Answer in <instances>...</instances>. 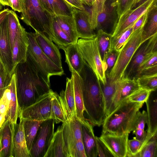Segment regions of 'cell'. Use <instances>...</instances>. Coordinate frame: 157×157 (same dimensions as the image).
Instances as JSON below:
<instances>
[{
	"mask_svg": "<svg viewBox=\"0 0 157 157\" xmlns=\"http://www.w3.org/2000/svg\"><path fill=\"white\" fill-rule=\"evenodd\" d=\"M148 11L143 14L135 22L133 27V32L144 26L147 18Z\"/></svg>",
	"mask_w": 157,
	"mask_h": 157,
	"instance_id": "49",
	"label": "cell"
},
{
	"mask_svg": "<svg viewBox=\"0 0 157 157\" xmlns=\"http://www.w3.org/2000/svg\"><path fill=\"white\" fill-rule=\"evenodd\" d=\"M50 118L56 124L67 120L63 98L56 92H54L52 100Z\"/></svg>",
	"mask_w": 157,
	"mask_h": 157,
	"instance_id": "29",
	"label": "cell"
},
{
	"mask_svg": "<svg viewBox=\"0 0 157 157\" xmlns=\"http://www.w3.org/2000/svg\"><path fill=\"white\" fill-rule=\"evenodd\" d=\"M45 10L48 13L52 14L49 8L48 0H39Z\"/></svg>",
	"mask_w": 157,
	"mask_h": 157,
	"instance_id": "55",
	"label": "cell"
},
{
	"mask_svg": "<svg viewBox=\"0 0 157 157\" xmlns=\"http://www.w3.org/2000/svg\"><path fill=\"white\" fill-rule=\"evenodd\" d=\"M20 121L15 127L13 144V157H30L25 140L23 118H19Z\"/></svg>",
	"mask_w": 157,
	"mask_h": 157,
	"instance_id": "23",
	"label": "cell"
},
{
	"mask_svg": "<svg viewBox=\"0 0 157 157\" xmlns=\"http://www.w3.org/2000/svg\"><path fill=\"white\" fill-rule=\"evenodd\" d=\"M103 2L104 3H105V2L107 0H103Z\"/></svg>",
	"mask_w": 157,
	"mask_h": 157,
	"instance_id": "61",
	"label": "cell"
},
{
	"mask_svg": "<svg viewBox=\"0 0 157 157\" xmlns=\"http://www.w3.org/2000/svg\"><path fill=\"white\" fill-rule=\"evenodd\" d=\"M157 2V0H146L137 7L128 11L119 19L112 34L113 36L121 33L134 24Z\"/></svg>",
	"mask_w": 157,
	"mask_h": 157,
	"instance_id": "12",
	"label": "cell"
},
{
	"mask_svg": "<svg viewBox=\"0 0 157 157\" xmlns=\"http://www.w3.org/2000/svg\"><path fill=\"white\" fill-rule=\"evenodd\" d=\"M118 20L116 0H107L98 17L97 29L112 34Z\"/></svg>",
	"mask_w": 157,
	"mask_h": 157,
	"instance_id": "13",
	"label": "cell"
},
{
	"mask_svg": "<svg viewBox=\"0 0 157 157\" xmlns=\"http://www.w3.org/2000/svg\"><path fill=\"white\" fill-rule=\"evenodd\" d=\"M23 120L24 130L26 145L29 152L38 130L44 121H38L24 118H23Z\"/></svg>",
	"mask_w": 157,
	"mask_h": 157,
	"instance_id": "33",
	"label": "cell"
},
{
	"mask_svg": "<svg viewBox=\"0 0 157 157\" xmlns=\"http://www.w3.org/2000/svg\"><path fill=\"white\" fill-rule=\"evenodd\" d=\"M15 127V125L6 118L0 128V157H13Z\"/></svg>",
	"mask_w": 157,
	"mask_h": 157,
	"instance_id": "17",
	"label": "cell"
},
{
	"mask_svg": "<svg viewBox=\"0 0 157 157\" xmlns=\"http://www.w3.org/2000/svg\"><path fill=\"white\" fill-rule=\"evenodd\" d=\"M26 33L29 43L26 61L35 69L40 78L50 87V77L64 75L63 68L56 65L42 52L36 40L35 33Z\"/></svg>",
	"mask_w": 157,
	"mask_h": 157,
	"instance_id": "5",
	"label": "cell"
},
{
	"mask_svg": "<svg viewBox=\"0 0 157 157\" xmlns=\"http://www.w3.org/2000/svg\"><path fill=\"white\" fill-rule=\"evenodd\" d=\"M118 54V53L117 52L112 50L107 57L106 61L107 67L106 75L113 66Z\"/></svg>",
	"mask_w": 157,
	"mask_h": 157,
	"instance_id": "48",
	"label": "cell"
},
{
	"mask_svg": "<svg viewBox=\"0 0 157 157\" xmlns=\"http://www.w3.org/2000/svg\"><path fill=\"white\" fill-rule=\"evenodd\" d=\"M136 78L140 88L151 92L156 90L157 74L140 75Z\"/></svg>",
	"mask_w": 157,
	"mask_h": 157,
	"instance_id": "40",
	"label": "cell"
},
{
	"mask_svg": "<svg viewBox=\"0 0 157 157\" xmlns=\"http://www.w3.org/2000/svg\"><path fill=\"white\" fill-rule=\"evenodd\" d=\"M7 17L10 47L12 51L16 37L25 30L21 25L17 15L14 11L9 10Z\"/></svg>",
	"mask_w": 157,
	"mask_h": 157,
	"instance_id": "32",
	"label": "cell"
},
{
	"mask_svg": "<svg viewBox=\"0 0 157 157\" xmlns=\"http://www.w3.org/2000/svg\"><path fill=\"white\" fill-rule=\"evenodd\" d=\"M0 2L3 6H8L11 7V5L10 0H0Z\"/></svg>",
	"mask_w": 157,
	"mask_h": 157,
	"instance_id": "58",
	"label": "cell"
},
{
	"mask_svg": "<svg viewBox=\"0 0 157 157\" xmlns=\"http://www.w3.org/2000/svg\"><path fill=\"white\" fill-rule=\"evenodd\" d=\"M157 65V52L145 60L140 65L134 77L136 78L143 70Z\"/></svg>",
	"mask_w": 157,
	"mask_h": 157,
	"instance_id": "47",
	"label": "cell"
},
{
	"mask_svg": "<svg viewBox=\"0 0 157 157\" xmlns=\"http://www.w3.org/2000/svg\"><path fill=\"white\" fill-rule=\"evenodd\" d=\"M129 133L116 135L108 132L101 133L100 138L113 152L116 157H126L127 144Z\"/></svg>",
	"mask_w": 157,
	"mask_h": 157,
	"instance_id": "15",
	"label": "cell"
},
{
	"mask_svg": "<svg viewBox=\"0 0 157 157\" xmlns=\"http://www.w3.org/2000/svg\"><path fill=\"white\" fill-rule=\"evenodd\" d=\"M83 4L89 6H92L94 0H81Z\"/></svg>",
	"mask_w": 157,
	"mask_h": 157,
	"instance_id": "56",
	"label": "cell"
},
{
	"mask_svg": "<svg viewBox=\"0 0 157 157\" xmlns=\"http://www.w3.org/2000/svg\"><path fill=\"white\" fill-rule=\"evenodd\" d=\"M155 91L151 92L145 102L147 111L148 128L142 146L157 133V98L156 94L155 93Z\"/></svg>",
	"mask_w": 157,
	"mask_h": 157,
	"instance_id": "19",
	"label": "cell"
},
{
	"mask_svg": "<svg viewBox=\"0 0 157 157\" xmlns=\"http://www.w3.org/2000/svg\"><path fill=\"white\" fill-rule=\"evenodd\" d=\"M142 0H135V5L137 4V3H138L139 2H140V1H142Z\"/></svg>",
	"mask_w": 157,
	"mask_h": 157,
	"instance_id": "59",
	"label": "cell"
},
{
	"mask_svg": "<svg viewBox=\"0 0 157 157\" xmlns=\"http://www.w3.org/2000/svg\"><path fill=\"white\" fill-rule=\"evenodd\" d=\"M156 3L148 10L146 22L144 27L143 37L146 41L157 34V6Z\"/></svg>",
	"mask_w": 157,
	"mask_h": 157,
	"instance_id": "31",
	"label": "cell"
},
{
	"mask_svg": "<svg viewBox=\"0 0 157 157\" xmlns=\"http://www.w3.org/2000/svg\"><path fill=\"white\" fill-rule=\"evenodd\" d=\"M157 133L142 147L134 157H157Z\"/></svg>",
	"mask_w": 157,
	"mask_h": 157,
	"instance_id": "37",
	"label": "cell"
},
{
	"mask_svg": "<svg viewBox=\"0 0 157 157\" xmlns=\"http://www.w3.org/2000/svg\"><path fill=\"white\" fill-rule=\"evenodd\" d=\"M79 75L82 79L86 119L93 126H100L106 117L105 100L101 83L85 60Z\"/></svg>",
	"mask_w": 157,
	"mask_h": 157,
	"instance_id": "1",
	"label": "cell"
},
{
	"mask_svg": "<svg viewBox=\"0 0 157 157\" xmlns=\"http://www.w3.org/2000/svg\"><path fill=\"white\" fill-rule=\"evenodd\" d=\"M60 95L62 96L64 103L67 120L76 118L75 101L74 88V77L71 74V78H66L65 90H62Z\"/></svg>",
	"mask_w": 157,
	"mask_h": 157,
	"instance_id": "22",
	"label": "cell"
},
{
	"mask_svg": "<svg viewBox=\"0 0 157 157\" xmlns=\"http://www.w3.org/2000/svg\"><path fill=\"white\" fill-rule=\"evenodd\" d=\"M53 31L55 41V43L60 49L63 47H66L73 44L71 40L61 29L59 24L55 20L54 15L52 19Z\"/></svg>",
	"mask_w": 157,
	"mask_h": 157,
	"instance_id": "39",
	"label": "cell"
},
{
	"mask_svg": "<svg viewBox=\"0 0 157 157\" xmlns=\"http://www.w3.org/2000/svg\"><path fill=\"white\" fill-rule=\"evenodd\" d=\"M0 113L6 115L9 108L4 102L0 100Z\"/></svg>",
	"mask_w": 157,
	"mask_h": 157,
	"instance_id": "53",
	"label": "cell"
},
{
	"mask_svg": "<svg viewBox=\"0 0 157 157\" xmlns=\"http://www.w3.org/2000/svg\"><path fill=\"white\" fill-rule=\"evenodd\" d=\"M143 142L136 139L135 137L133 139L128 140L127 141V154L126 157H134L140 150Z\"/></svg>",
	"mask_w": 157,
	"mask_h": 157,
	"instance_id": "46",
	"label": "cell"
},
{
	"mask_svg": "<svg viewBox=\"0 0 157 157\" xmlns=\"http://www.w3.org/2000/svg\"><path fill=\"white\" fill-rule=\"evenodd\" d=\"M9 10L8 9H4L0 12V25L7 16Z\"/></svg>",
	"mask_w": 157,
	"mask_h": 157,
	"instance_id": "54",
	"label": "cell"
},
{
	"mask_svg": "<svg viewBox=\"0 0 157 157\" xmlns=\"http://www.w3.org/2000/svg\"><path fill=\"white\" fill-rule=\"evenodd\" d=\"M72 14L74 18L76 30L79 38L86 39H93L96 34L90 25V14L86 10H82L74 8Z\"/></svg>",
	"mask_w": 157,
	"mask_h": 157,
	"instance_id": "16",
	"label": "cell"
},
{
	"mask_svg": "<svg viewBox=\"0 0 157 157\" xmlns=\"http://www.w3.org/2000/svg\"><path fill=\"white\" fill-rule=\"evenodd\" d=\"M0 62L12 76L14 71L9 37L7 16L0 25Z\"/></svg>",
	"mask_w": 157,
	"mask_h": 157,
	"instance_id": "14",
	"label": "cell"
},
{
	"mask_svg": "<svg viewBox=\"0 0 157 157\" xmlns=\"http://www.w3.org/2000/svg\"><path fill=\"white\" fill-rule=\"evenodd\" d=\"M144 27L133 32L122 48L118 54L113 66L106 75L107 80L116 81L124 75L135 52L145 41L143 39V35Z\"/></svg>",
	"mask_w": 157,
	"mask_h": 157,
	"instance_id": "6",
	"label": "cell"
},
{
	"mask_svg": "<svg viewBox=\"0 0 157 157\" xmlns=\"http://www.w3.org/2000/svg\"><path fill=\"white\" fill-rule=\"evenodd\" d=\"M14 73L16 75L19 113L34 103L51 89L40 78L35 69L26 61L18 64Z\"/></svg>",
	"mask_w": 157,
	"mask_h": 157,
	"instance_id": "2",
	"label": "cell"
},
{
	"mask_svg": "<svg viewBox=\"0 0 157 157\" xmlns=\"http://www.w3.org/2000/svg\"><path fill=\"white\" fill-rule=\"evenodd\" d=\"M50 10L54 15H71L74 8L63 0H48Z\"/></svg>",
	"mask_w": 157,
	"mask_h": 157,
	"instance_id": "36",
	"label": "cell"
},
{
	"mask_svg": "<svg viewBox=\"0 0 157 157\" xmlns=\"http://www.w3.org/2000/svg\"><path fill=\"white\" fill-rule=\"evenodd\" d=\"M0 151H1V148H0Z\"/></svg>",
	"mask_w": 157,
	"mask_h": 157,
	"instance_id": "62",
	"label": "cell"
},
{
	"mask_svg": "<svg viewBox=\"0 0 157 157\" xmlns=\"http://www.w3.org/2000/svg\"><path fill=\"white\" fill-rule=\"evenodd\" d=\"M61 49L65 52V62L68 65L70 71L79 74L83 67L84 60L77 43L63 47Z\"/></svg>",
	"mask_w": 157,
	"mask_h": 157,
	"instance_id": "21",
	"label": "cell"
},
{
	"mask_svg": "<svg viewBox=\"0 0 157 157\" xmlns=\"http://www.w3.org/2000/svg\"><path fill=\"white\" fill-rule=\"evenodd\" d=\"M151 91L140 88L127 98L132 102L144 103L148 99Z\"/></svg>",
	"mask_w": 157,
	"mask_h": 157,
	"instance_id": "43",
	"label": "cell"
},
{
	"mask_svg": "<svg viewBox=\"0 0 157 157\" xmlns=\"http://www.w3.org/2000/svg\"><path fill=\"white\" fill-rule=\"evenodd\" d=\"M69 6L82 10L86 9L81 0H63Z\"/></svg>",
	"mask_w": 157,
	"mask_h": 157,
	"instance_id": "50",
	"label": "cell"
},
{
	"mask_svg": "<svg viewBox=\"0 0 157 157\" xmlns=\"http://www.w3.org/2000/svg\"><path fill=\"white\" fill-rule=\"evenodd\" d=\"M144 104L131 101L126 98L106 117L102 125V133L116 135L130 133L133 130L136 114Z\"/></svg>",
	"mask_w": 157,
	"mask_h": 157,
	"instance_id": "3",
	"label": "cell"
},
{
	"mask_svg": "<svg viewBox=\"0 0 157 157\" xmlns=\"http://www.w3.org/2000/svg\"><path fill=\"white\" fill-rule=\"evenodd\" d=\"M27 32L24 30L16 37L11 51L13 70L14 72L17 65L26 61L27 53L29 45Z\"/></svg>",
	"mask_w": 157,
	"mask_h": 157,
	"instance_id": "20",
	"label": "cell"
},
{
	"mask_svg": "<svg viewBox=\"0 0 157 157\" xmlns=\"http://www.w3.org/2000/svg\"><path fill=\"white\" fill-rule=\"evenodd\" d=\"M135 0H116L117 12L119 19L135 6Z\"/></svg>",
	"mask_w": 157,
	"mask_h": 157,
	"instance_id": "44",
	"label": "cell"
},
{
	"mask_svg": "<svg viewBox=\"0 0 157 157\" xmlns=\"http://www.w3.org/2000/svg\"><path fill=\"white\" fill-rule=\"evenodd\" d=\"M21 19L35 31L45 33L54 42L52 19L54 15L46 12L39 0H23Z\"/></svg>",
	"mask_w": 157,
	"mask_h": 157,
	"instance_id": "4",
	"label": "cell"
},
{
	"mask_svg": "<svg viewBox=\"0 0 157 157\" xmlns=\"http://www.w3.org/2000/svg\"><path fill=\"white\" fill-rule=\"evenodd\" d=\"M3 5L0 2V10L2 9Z\"/></svg>",
	"mask_w": 157,
	"mask_h": 157,
	"instance_id": "60",
	"label": "cell"
},
{
	"mask_svg": "<svg viewBox=\"0 0 157 157\" xmlns=\"http://www.w3.org/2000/svg\"><path fill=\"white\" fill-rule=\"evenodd\" d=\"M12 76L0 62V99L10 82Z\"/></svg>",
	"mask_w": 157,
	"mask_h": 157,
	"instance_id": "42",
	"label": "cell"
},
{
	"mask_svg": "<svg viewBox=\"0 0 157 157\" xmlns=\"http://www.w3.org/2000/svg\"><path fill=\"white\" fill-rule=\"evenodd\" d=\"M147 122V117L146 112L143 110L142 112L139 111L137 113L133 124V134L136 135L135 138L144 143L147 132L144 131L145 125Z\"/></svg>",
	"mask_w": 157,
	"mask_h": 157,
	"instance_id": "34",
	"label": "cell"
},
{
	"mask_svg": "<svg viewBox=\"0 0 157 157\" xmlns=\"http://www.w3.org/2000/svg\"><path fill=\"white\" fill-rule=\"evenodd\" d=\"M77 44L84 60L89 66L98 80L102 85L107 83L106 64L103 61L96 37L93 39L80 38Z\"/></svg>",
	"mask_w": 157,
	"mask_h": 157,
	"instance_id": "7",
	"label": "cell"
},
{
	"mask_svg": "<svg viewBox=\"0 0 157 157\" xmlns=\"http://www.w3.org/2000/svg\"><path fill=\"white\" fill-rule=\"evenodd\" d=\"M6 117V115H3L0 113V128L2 127L5 121Z\"/></svg>",
	"mask_w": 157,
	"mask_h": 157,
	"instance_id": "57",
	"label": "cell"
},
{
	"mask_svg": "<svg viewBox=\"0 0 157 157\" xmlns=\"http://www.w3.org/2000/svg\"><path fill=\"white\" fill-rule=\"evenodd\" d=\"M54 17L61 29L73 43H77L79 37L72 14L71 15H54Z\"/></svg>",
	"mask_w": 157,
	"mask_h": 157,
	"instance_id": "27",
	"label": "cell"
},
{
	"mask_svg": "<svg viewBox=\"0 0 157 157\" xmlns=\"http://www.w3.org/2000/svg\"><path fill=\"white\" fill-rule=\"evenodd\" d=\"M11 7L15 11L21 13L23 7V0H10Z\"/></svg>",
	"mask_w": 157,
	"mask_h": 157,
	"instance_id": "51",
	"label": "cell"
},
{
	"mask_svg": "<svg viewBox=\"0 0 157 157\" xmlns=\"http://www.w3.org/2000/svg\"><path fill=\"white\" fill-rule=\"evenodd\" d=\"M62 125L68 157H86L82 140L80 122L74 118L63 123Z\"/></svg>",
	"mask_w": 157,
	"mask_h": 157,
	"instance_id": "8",
	"label": "cell"
},
{
	"mask_svg": "<svg viewBox=\"0 0 157 157\" xmlns=\"http://www.w3.org/2000/svg\"><path fill=\"white\" fill-rule=\"evenodd\" d=\"M157 52V34L144 42L133 56L125 73V76L135 77L140 64L147 59Z\"/></svg>",
	"mask_w": 157,
	"mask_h": 157,
	"instance_id": "11",
	"label": "cell"
},
{
	"mask_svg": "<svg viewBox=\"0 0 157 157\" xmlns=\"http://www.w3.org/2000/svg\"><path fill=\"white\" fill-rule=\"evenodd\" d=\"M98 156L116 157L113 152L99 137L95 136Z\"/></svg>",
	"mask_w": 157,
	"mask_h": 157,
	"instance_id": "45",
	"label": "cell"
},
{
	"mask_svg": "<svg viewBox=\"0 0 157 157\" xmlns=\"http://www.w3.org/2000/svg\"><path fill=\"white\" fill-rule=\"evenodd\" d=\"M71 74L74 77V88L76 118L81 124H85L88 121L84 115V108L83 100L81 78L79 75L75 72L71 73Z\"/></svg>",
	"mask_w": 157,
	"mask_h": 157,
	"instance_id": "26",
	"label": "cell"
},
{
	"mask_svg": "<svg viewBox=\"0 0 157 157\" xmlns=\"http://www.w3.org/2000/svg\"><path fill=\"white\" fill-rule=\"evenodd\" d=\"M82 138L86 157L98 156L95 136L93 126L88 121L81 124Z\"/></svg>",
	"mask_w": 157,
	"mask_h": 157,
	"instance_id": "24",
	"label": "cell"
},
{
	"mask_svg": "<svg viewBox=\"0 0 157 157\" xmlns=\"http://www.w3.org/2000/svg\"><path fill=\"white\" fill-rule=\"evenodd\" d=\"M101 85L105 100L106 117L117 90V81L107 80L105 84L103 85L101 84Z\"/></svg>",
	"mask_w": 157,
	"mask_h": 157,
	"instance_id": "35",
	"label": "cell"
},
{
	"mask_svg": "<svg viewBox=\"0 0 157 157\" xmlns=\"http://www.w3.org/2000/svg\"><path fill=\"white\" fill-rule=\"evenodd\" d=\"M36 40L44 53L58 67L63 68L59 48L44 33L35 31Z\"/></svg>",
	"mask_w": 157,
	"mask_h": 157,
	"instance_id": "18",
	"label": "cell"
},
{
	"mask_svg": "<svg viewBox=\"0 0 157 157\" xmlns=\"http://www.w3.org/2000/svg\"><path fill=\"white\" fill-rule=\"evenodd\" d=\"M96 37L102 59L103 62L106 64V59L113 50L112 47V34L100 29L98 30Z\"/></svg>",
	"mask_w": 157,
	"mask_h": 157,
	"instance_id": "30",
	"label": "cell"
},
{
	"mask_svg": "<svg viewBox=\"0 0 157 157\" xmlns=\"http://www.w3.org/2000/svg\"><path fill=\"white\" fill-rule=\"evenodd\" d=\"M55 123L51 118L41 123L29 152L30 157H44L54 133Z\"/></svg>",
	"mask_w": 157,
	"mask_h": 157,
	"instance_id": "10",
	"label": "cell"
},
{
	"mask_svg": "<svg viewBox=\"0 0 157 157\" xmlns=\"http://www.w3.org/2000/svg\"><path fill=\"white\" fill-rule=\"evenodd\" d=\"M155 74H157V65L143 70L136 77L140 75H151Z\"/></svg>",
	"mask_w": 157,
	"mask_h": 157,
	"instance_id": "52",
	"label": "cell"
},
{
	"mask_svg": "<svg viewBox=\"0 0 157 157\" xmlns=\"http://www.w3.org/2000/svg\"><path fill=\"white\" fill-rule=\"evenodd\" d=\"M54 92L50 89L33 104L20 111L18 117L43 121L50 118L52 100Z\"/></svg>",
	"mask_w": 157,
	"mask_h": 157,
	"instance_id": "9",
	"label": "cell"
},
{
	"mask_svg": "<svg viewBox=\"0 0 157 157\" xmlns=\"http://www.w3.org/2000/svg\"><path fill=\"white\" fill-rule=\"evenodd\" d=\"M135 23L121 33L113 36L112 40L113 50L118 53L119 52L133 32V27Z\"/></svg>",
	"mask_w": 157,
	"mask_h": 157,
	"instance_id": "38",
	"label": "cell"
},
{
	"mask_svg": "<svg viewBox=\"0 0 157 157\" xmlns=\"http://www.w3.org/2000/svg\"><path fill=\"white\" fill-rule=\"evenodd\" d=\"M105 3L103 0H94L90 14V25L93 30L97 29V19L98 15L103 10Z\"/></svg>",
	"mask_w": 157,
	"mask_h": 157,
	"instance_id": "41",
	"label": "cell"
},
{
	"mask_svg": "<svg viewBox=\"0 0 157 157\" xmlns=\"http://www.w3.org/2000/svg\"></svg>",
	"mask_w": 157,
	"mask_h": 157,
	"instance_id": "63",
	"label": "cell"
},
{
	"mask_svg": "<svg viewBox=\"0 0 157 157\" xmlns=\"http://www.w3.org/2000/svg\"><path fill=\"white\" fill-rule=\"evenodd\" d=\"M9 86L11 92V99L6 118L15 125L17 124V120L18 117L19 109L16 93V75L14 73L12 76Z\"/></svg>",
	"mask_w": 157,
	"mask_h": 157,
	"instance_id": "28",
	"label": "cell"
},
{
	"mask_svg": "<svg viewBox=\"0 0 157 157\" xmlns=\"http://www.w3.org/2000/svg\"><path fill=\"white\" fill-rule=\"evenodd\" d=\"M44 157H68L63 138V126H59L54 133Z\"/></svg>",
	"mask_w": 157,
	"mask_h": 157,
	"instance_id": "25",
	"label": "cell"
}]
</instances>
